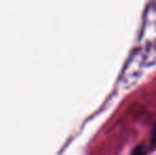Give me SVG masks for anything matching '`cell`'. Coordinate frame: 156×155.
I'll use <instances>...</instances> for the list:
<instances>
[{"instance_id": "obj_1", "label": "cell", "mask_w": 156, "mask_h": 155, "mask_svg": "<svg viewBox=\"0 0 156 155\" xmlns=\"http://www.w3.org/2000/svg\"><path fill=\"white\" fill-rule=\"evenodd\" d=\"M131 155H147V150L144 146H139V147L134 149Z\"/></svg>"}, {"instance_id": "obj_2", "label": "cell", "mask_w": 156, "mask_h": 155, "mask_svg": "<svg viewBox=\"0 0 156 155\" xmlns=\"http://www.w3.org/2000/svg\"><path fill=\"white\" fill-rule=\"evenodd\" d=\"M151 143L154 148H156V122L152 130V137H151Z\"/></svg>"}]
</instances>
